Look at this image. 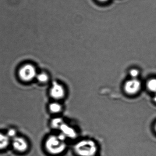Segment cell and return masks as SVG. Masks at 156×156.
Wrapping results in <instances>:
<instances>
[{
    "label": "cell",
    "mask_w": 156,
    "mask_h": 156,
    "mask_svg": "<svg viewBox=\"0 0 156 156\" xmlns=\"http://www.w3.org/2000/svg\"><path fill=\"white\" fill-rule=\"evenodd\" d=\"M47 152L53 155L61 154L66 150L65 135L52 136L47 139L45 144Z\"/></svg>",
    "instance_id": "obj_1"
},
{
    "label": "cell",
    "mask_w": 156,
    "mask_h": 156,
    "mask_svg": "<svg viewBox=\"0 0 156 156\" xmlns=\"http://www.w3.org/2000/svg\"><path fill=\"white\" fill-rule=\"evenodd\" d=\"M75 151L79 156H94L97 153V147L92 140H83L76 145Z\"/></svg>",
    "instance_id": "obj_2"
},
{
    "label": "cell",
    "mask_w": 156,
    "mask_h": 156,
    "mask_svg": "<svg viewBox=\"0 0 156 156\" xmlns=\"http://www.w3.org/2000/svg\"><path fill=\"white\" fill-rule=\"evenodd\" d=\"M18 74L19 78L24 82L32 81L37 76L36 68L31 64H26L22 66L18 71Z\"/></svg>",
    "instance_id": "obj_3"
},
{
    "label": "cell",
    "mask_w": 156,
    "mask_h": 156,
    "mask_svg": "<svg viewBox=\"0 0 156 156\" xmlns=\"http://www.w3.org/2000/svg\"><path fill=\"white\" fill-rule=\"evenodd\" d=\"M12 145L14 149L19 153L27 151L29 147L28 143L26 139L22 136H16L13 138Z\"/></svg>",
    "instance_id": "obj_4"
},
{
    "label": "cell",
    "mask_w": 156,
    "mask_h": 156,
    "mask_svg": "<svg viewBox=\"0 0 156 156\" xmlns=\"http://www.w3.org/2000/svg\"><path fill=\"white\" fill-rule=\"evenodd\" d=\"M140 88L141 83L140 81L135 78L127 81L124 86V89L125 92L131 95L135 94L138 92Z\"/></svg>",
    "instance_id": "obj_5"
},
{
    "label": "cell",
    "mask_w": 156,
    "mask_h": 156,
    "mask_svg": "<svg viewBox=\"0 0 156 156\" xmlns=\"http://www.w3.org/2000/svg\"><path fill=\"white\" fill-rule=\"evenodd\" d=\"M50 96L55 100H61L65 95L64 87L57 82H54L50 89Z\"/></svg>",
    "instance_id": "obj_6"
},
{
    "label": "cell",
    "mask_w": 156,
    "mask_h": 156,
    "mask_svg": "<svg viewBox=\"0 0 156 156\" xmlns=\"http://www.w3.org/2000/svg\"><path fill=\"white\" fill-rule=\"evenodd\" d=\"M10 143V138L6 134L0 133V150H4Z\"/></svg>",
    "instance_id": "obj_7"
},
{
    "label": "cell",
    "mask_w": 156,
    "mask_h": 156,
    "mask_svg": "<svg viewBox=\"0 0 156 156\" xmlns=\"http://www.w3.org/2000/svg\"><path fill=\"white\" fill-rule=\"evenodd\" d=\"M50 111L53 113L56 114L61 112L62 111V106L61 104L56 102L50 103L49 106Z\"/></svg>",
    "instance_id": "obj_8"
},
{
    "label": "cell",
    "mask_w": 156,
    "mask_h": 156,
    "mask_svg": "<svg viewBox=\"0 0 156 156\" xmlns=\"http://www.w3.org/2000/svg\"><path fill=\"white\" fill-rule=\"evenodd\" d=\"M37 81L40 83H44L47 82L49 79V77L46 73H39L37 75L36 77Z\"/></svg>",
    "instance_id": "obj_9"
},
{
    "label": "cell",
    "mask_w": 156,
    "mask_h": 156,
    "mask_svg": "<svg viewBox=\"0 0 156 156\" xmlns=\"http://www.w3.org/2000/svg\"><path fill=\"white\" fill-rule=\"evenodd\" d=\"M61 129L63 130L64 133L68 136H70V137H72V136H74L75 135V133L74 131H73V129H71L70 127L69 126H67V125H61Z\"/></svg>",
    "instance_id": "obj_10"
},
{
    "label": "cell",
    "mask_w": 156,
    "mask_h": 156,
    "mask_svg": "<svg viewBox=\"0 0 156 156\" xmlns=\"http://www.w3.org/2000/svg\"><path fill=\"white\" fill-rule=\"evenodd\" d=\"M148 89L153 92H156V79H153L150 80L147 84Z\"/></svg>",
    "instance_id": "obj_11"
},
{
    "label": "cell",
    "mask_w": 156,
    "mask_h": 156,
    "mask_svg": "<svg viewBox=\"0 0 156 156\" xmlns=\"http://www.w3.org/2000/svg\"><path fill=\"white\" fill-rule=\"evenodd\" d=\"M16 130L13 129H10L8 130L6 135L9 136L10 139L11 138H12L13 139V138L16 136Z\"/></svg>",
    "instance_id": "obj_12"
},
{
    "label": "cell",
    "mask_w": 156,
    "mask_h": 156,
    "mask_svg": "<svg viewBox=\"0 0 156 156\" xmlns=\"http://www.w3.org/2000/svg\"><path fill=\"white\" fill-rule=\"evenodd\" d=\"M130 74L131 77L135 78L137 77L138 75H139V71L137 70L134 69H132L130 71Z\"/></svg>",
    "instance_id": "obj_13"
},
{
    "label": "cell",
    "mask_w": 156,
    "mask_h": 156,
    "mask_svg": "<svg viewBox=\"0 0 156 156\" xmlns=\"http://www.w3.org/2000/svg\"><path fill=\"white\" fill-rule=\"evenodd\" d=\"M61 120L60 119H56L52 122V125L54 127H58L60 125L59 123L61 124Z\"/></svg>",
    "instance_id": "obj_14"
},
{
    "label": "cell",
    "mask_w": 156,
    "mask_h": 156,
    "mask_svg": "<svg viewBox=\"0 0 156 156\" xmlns=\"http://www.w3.org/2000/svg\"><path fill=\"white\" fill-rule=\"evenodd\" d=\"M98 1H100V2H105L108 1V0H98Z\"/></svg>",
    "instance_id": "obj_15"
},
{
    "label": "cell",
    "mask_w": 156,
    "mask_h": 156,
    "mask_svg": "<svg viewBox=\"0 0 156 156\" xmlns=\"http://www.w3.org/2000/svg\"><path fill=\"white\" fill-rule=\"evenodd\" d=\"M154 100L156 102V96L154 97Z\"/></svg>",
    "instance_id": "obj_16"
},
{
    "label": "cell",
    "mask_w": 156,
    "mask_h": 156,
    "mask_svg": "<svg viewBox=\"0 0 156 156\" xmlns=\"http://www.w3.org/2000/svg\"></svg>",
    "instance_id": "obj_17"
}]
</instances>
